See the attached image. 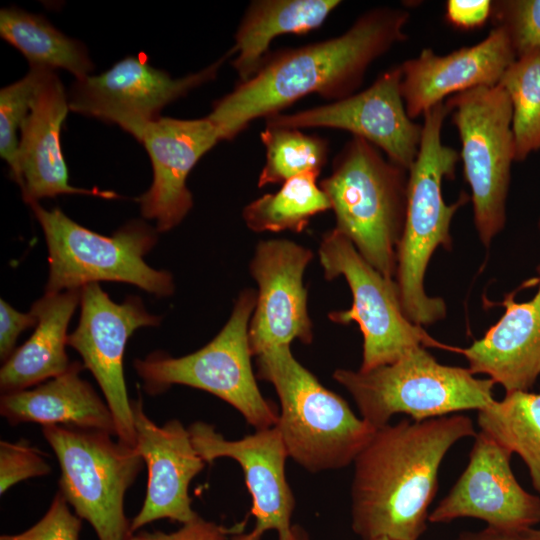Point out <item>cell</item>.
Masks as SVG:
<instances>
[{
  "label": "cell",
  "instance_id": "cell-1",
  "mask_svg": "<svg viewBox=\"0 0 540 540\" xmlns=\"http://www.w3.org/2000/svg\"><path fill=\"white\" fill-rule=\"evenodd\" d=\"M409 12L377 7L343 34L268 57L248 80L213 103L207 117L223 140H232L253 120L279 114L309 94L341 100L360 87L370 65L404 41Z\"/></svg>",
  "mask_w": 540,
  "mask_h": 540
},
{
  "label": "cell",
  "instance_id": "cell-2",
  "mask_svg": "<svg viewBox=\"0 0 540 540\" xmlns=\"http://www.w3.org/2000/svg\"><path fill=\"white\" fill-rule=\"evenodd\" d=\"M476 434L473 421L460 413L402 419L376 429L353 462V532L361 540H419L444 457L455 443Z\"/></svg>",
  "mask_w": 540,
  "mask_h": 540
},
{
  "label": "cell",
  "instance_id": "cell-3",
  "mask_svg": "<svg viewBox=\"0 0 540 540\" xmlns=\"http://www.w3.org/2000/svg\"><path fill=\"white\" fill-rule=\"evenodd\" d=\"M449 113L444 101L423 114L419 151L408 170L406 218L397 247L395 282L401 307L405 316L419 326L433 324L446 315L444 301L426 294L424 276L435 249L450 247L451 220L469 200L463 193L448 205L442 195L443 179L454 177L460 159L459 153L443 144L441 138Z\"/></svg>",
  "mask_w": 540,
  "mask_h": 540
},
{
  "label": "cell",
  "instance_id": "cell-4",
  "mask_svg": "<svg viewBox=\"0 0 540 540\" xmlns=\"http://www.w3.org/2000/svg\"><path fill=\"white\" fill-rule=\"evenodd\" d=\"M256 365L257 378L271 383L279 397L275 426L288 456L312 473L353 463L376 429L300 364L290 345L262 352Z\"/></svg>",
  "mask_w": 540,
  "mask_h": 540
},
{
  "label": "cell",
  "instance_id": "cell-5",
  "mask_svg": "<svg viewBox=\"0 0 540 540\" xmlns=\"http://www.w3.org/2000/svg\"><path fill=\"white\" fill-rule=\"evenodd\" d=\"M344 234L376 270L393 279L407 208L408 170L353 136L320 182Z\"/></svg>",
  "mask_w": 540,
  "mask_h": 540
},
{
  "label": "cell",
  "instance_id": "cell-6",
  "mask_svg": "<svg viewBox=\"0 0 540 540\" xmlns=\"http://www.w3.org/2000/svg\"><path fill=\"white\" fill-rule=\"evenodd\" d=\"M333 378L353 397L361 418L378 429L395 414L423 421L466 410H481L495 399L494 382L468 368L439 363L417 347L393 363L367 371L337 369Z\"/></svg>",
  "mask_w": 540,
  "mask_h": 540
},
{
  "label": "cell",
  "instance_id": "cell-7",
  "mask_svg": "<svg viewBox=\"0 0 540 540\" xmlns=\"http://www.w3.org/2000/svg\"><path fill=\"white\" fill-rule=\"evenodd\" d=\"M44 233L49 276L45 293L81 289L99 281L135 285L157 297L173 294L170 272L146 264L144 256L157 243V229L132 220L111 236L98 234L69 218L60 208L29 205Z\"/></svg>",
  "mask_w": 540,
  "mask_h": 540
},
{
  "label": "cell",
  "instance_id": "cell-8",
  "mask_svg": "<svg viewBox=\"0 0 540 540\" xmlns=\"http://www.w3.org/2000/svg\"><path fill=\"white\" fill-rule=\"evenodd\" d=\"M256 300V290L242 291L221 331L191 354L176 358L154 352L135 359L145 391L156 395L175 384L190 386L224 400L256 430L275 426L279 414L261 394L251 364L248 329Z\"/></svg>",
  "mask_w": 540,
  "mask_h": 540
},
{
  "label": "cell",
  "instance_id": "cell-9",
  "mask_svg": "<svg viewBox=\"0 0 540 540\" xmlns=\"http://www.w3.org/2000/svg\"><path fill=\"white\" fill-rule=\"evenodd\" d=\"M42 433L59 463V492L74 513L98 540H129L124 499L143 467L137 449L102 430L47 425Z\"/></svg>",
  "mask_w": 540,
  "mask_h": 540
},
{
  "label": "cell",
  "instance_id": "cell-10",
  "mask_svg": "<svg viewBox=\"0 0 540 540\" xmlns=\"http://www.w3.org/2000/svg\"><path fill=\"white\" fill-rule=\"evenodd\" d=\"M445 104L460 137V157L472 192L476 229L488 245L506 221V198L515 161L512 104L500 84L457 93Z\"/></svg>",
  "mask_w": 540,
  "mask_h": 540
},
{
  "label": "cell",
  "instance_id": "cell-11",
  "mask_svg": "<svg viewBox=\"0 0 540 540\" xmlns=\"http://www.w3.org/2000/svg\"><path fill=\"white\" fill-rule=\"evenodd\" d=\"M318 254L325 278L343 276L351 289V308L331 312L329 318L339 324L355 321L359 325L363 334L360 370L393 363L421 346L457 352V348L436 341L405 316L396 282L368 263L336 228L323 236Z\"/></svg>",
  "mask_w": 540,
  "mask_h": 540
},
{
  "label": "cell",
  "instance_id": "cell-12",
  "mask_svg": "<svg viewBox=\"0 0 540 540\" xmlns=\"http://www.w3.org/2000/svg\"><path fill=\"white\" fill-rule=\"evenodd\" d=\"M233 49L220 59L180 78L155 68L143 54L128 56L99 75L75 80L68 93L70 110L115 124L137 141L162 109L213 80Z\"/></svg>",
  "mask_w": 540,
  "mask_h": 540
},
{
  "label": "cell",
  "instance_id": "cell-13",
  "mask_svg": "<svg viewBox=\"0 0 540 540\" xmlns=\"http://www.w3.org/2000/svg\"><path fill=\"white\" fill-rule=\"evenodd\" d=\"M80 307L79 323L68 336V346L79 353L97 381L113 414L116 438L135 447L132 400L123 369L125 347L135 330L158 326L162 318L148 313L136 296L115 303L99 283L81 288Z\"/></svg>",
  "mask_w": 540,
  "mask_h": 540
},
{
  "label": "cell",
  "instance_id": "cell-14",
  "mask_svg": "<svg viewBox=\"0 0 540 540\" xmlns=\"http://www.w3.org/2000/svg\"><path fill=\"white\" fill-rule=\"evenodd\" d=\"M400 65L381 73L367 89L341 100L291 114L265 118L266 125L287 128H333L350 132L385 152L409 170L419 151L422 125L408 116L401 94Z\"/></svg>",
  "mask_w": 540,
  "mask_h": 540
},
{
  "label": "cell",
  "instance_id": "cell-15",
  "mask_svg": "<svg viewBox=\"0 0 540 540\" xmlns=\"http://www.w3.org/2000/svg\"><path fill=\"white\" fill-rule=\"evenodd\" d=\"M197 453L206 462L228 457L236 460L244 473L252 498L254 528L231 535V540H261L274 530L278 540H289L295 498L288 484L285 464L289 457L276 426L256 430L238 440H227L212 424L196 421L188 427Z\"/></svg>",
  "mask_w": 540,
  "mask_h": 540
},
{
  "label": "cell",
  "instance_id": "cell-16",
  "mask_svg": "<svg viewBox=\"0 0 540 540\" xmlns=\"http://www.w3.org/2000/svg\"><path fill=\"white\" fill-rule=\"evenodd\" d=\"M474 439L466 468L430 512L429 522L474 518L499 529L533 528L540 522V498L516 480L510 465L512 453L481 431Z\"/></svg>",
  "mask_w": 540,
  "mask_h": 540
},
{
  "label": "cell",
  "instance_id": "cell-17",
  "mask_svg": "<svg viewBox=\"0 0 540 540\" xmlns=\"http://www.w3.org/2000/svg\"><path fill=\"white\" fill-rule=\"evenodd\" d=\"M310 249L290 240L271 239L256 246L250 272L258 285L248 337L253 356L299 340H313L303 275Z\"/></svg>",
  "mask_w": 540,
  "mask_h": 540
},
{
  "label": "cell",
  "instance_id": "cell-18",
  "mask_svg": "<svg viewBox=\"0 0 540 540\" xmlns=\"http://www.w3.org/2000/svg\"><path fill=\"white\" fill-rule=\"evenodd\" d=\"M222 141L206 116L199 119L159 117L142 132L140 142L151 161L153 180L136 200L144 218L154 220L158 232L177 226L193 206L187 178L202 156Z\"/></svg>",
  "mask_w": 540,
  "mask_h": 540
},
{
  "label": "cell",
  "instance_id": "cell-19",
  "mask_svg": "<svg viewBox=\"0 0 540 540\" xmlns=\"http://www.w3.org/2000/svg\"><path fill=\"white\" fill-rule=\"evenodd\" d=\"M132 409L135 448L148 469L145 499L131 520L132 532L161 519L190 522L198 514L192 508L189 486L206 462L195 450L188 428L179 420L157 425L146 415L141 398L132 400Z\"/></svg>",
  "mask_w": 540,
  "mask_h": 540
},
{
  "label": "cell",
  "instance_id": "cell-20",
  "mask_svg": "<svg viewBox=\"0 0 540 540\" xmlns=\"http://www.w3.org/2000/svg\"><path fill=\"white\" fill-rule=\"evenodd\" d=\"M516 58L506 31L498 26L477 44L447 55L423 49L400 64L401 94L408 116L413 120L423 115L447 96L499 84Z\"/></svg>",
  "mask_w": 540,
  "mask_h": 540
},
{
  "label": "cell",
  "instance_id": "cell-21",
  "mask_svg": "<svg viewBox=\"0 0 540 540\" xmlns=\"http://www.w3.org/2000/svg\"><path fill=\"white\" fill-rule=\"evenodd\" d=\"M69 110L68 93L54 71L40 86L20 129V189L22 198L28 205L62 194L119 198L113 191L70 185L61 147V128Z\"/></svg>",
  "mask_w": 540,
  "mask_h": 540
},
{
  "label": "cell",
  "instance_id": "cell-22",
  "mask_svg": "<svg viewBox=\"0 0 540 540\" xmlns=\"http://www.w3.org/2000/svg\"><path fill=\"white\" fill-rule=\"evenodd\" d=\"M538 291L527 302L505 296V312L485 335L458 349L473 374H486L506 393L528 391L540 375V267Z\"/></svg>",
  "mask_w": 540,
  "mask_h": 540
},
{
  "label": "cell",
  "instance_id": "cell-23",
  "mask_svg": "<svg viewBox=\"0 0 540 540\" xmlns=\"http://www.w3.org/2000/svg\"><path fill=\"white\" fill-rule=\"evenodd\" d=\"M84 365L71 363L63 374L32 389L2 394L0 414L10 425L37 423L106 431L117 436L113 414L91 384L80 377Z\"/></svg>",
  "mask_w": 540,
  "mask_h": 540
},
{
  "label": "cell",
  "instance_id": "cell-24",
  "mask_svg": "<svg viewBox=\"0 0 540 540\" xmlns=\"http://www.w3.org/2000/svg\"><path fill=\"white\" fill-rule=\"evenodd\" d=\"M80 302L81 289H70L45 293L33 303L30 311L37 318L35 330L1 367L2 394L37 386L70 368L67 328Z\"/></svg>",
  "mask_w": 540,
  "mask_h": 540
},
{
  "label": "cell",
  "instance_id": "cell-25",
  "mask_svg": "<svg viewBox=\"0 0 540 540\" xmlns=\"http://www.w3.org/2000/svg\"><path fill=\"white\" fill-rule=\"evenodd\" d=\"M338 0H257L247 8L235 33L232 65L239 82L251 78L268 57L271 42L284 34H305L318 29Z\"/></svg>",
  "mask_w": 540,
  "mask_h": 540
},
{
  "label": "cell",
  "instance_id": "cell-26",
  "mask_svg": "<svg viewBox=\"0 0 540 540\" xmlns=\"http://www.w3.org/2000/svg\"><path fill=\"white\" fill-rule=\"evenodd\" d=\"M0 36L24 55L30 67L62 69L76 80L94 70L85 45L62 33L42 15L15 6L2 8Z\"/></svg>",
  "mask_w": 540,
  "mask_h": 540
},
{
  "label": "cell",
  "instance_id": "cell-27",
  "mask_svg": "<svg viewBox=\"0 0 540 540\" xmlns=\"http://www.w3.org/2000/svg\"><path fill=\"white\" fill-rule=\"evenodd\" d=\"M477 423L481 432L522 458L540 493V392L506 393L478 411Z\"/></svg>",
  "mask_w": 540,
  "mask_h": 540
},
{
  "label": "cell",
  "instance_id": "cell-28",
  "mask_svg": "<svg viewBox=\"0 0 540 540\" xmlns=\"http://www.w3.org/2000/svg\"><path fill=\"white\" fill-rule=\"evenodd\" d=\"M320 172H307L284 182L276 193L265 194L243 209V219L255 232H301L315 215L331 209L317 184Z\"/></svg>",
  "mask_w": 540,
  "mask_h": 540
},
{
  "label": "cell",
  "instance_id": "cell-29",
  "mask_svg": "<svg viewBox=\"0 0 540 540\" xmlns=\"http://www.w3.org/2000/svg\"><path fill=\"white\" fill-rule=\"evenodd\" d=\"M499 84L512 104L515 161L540 150V48L518 56Z\"/></svg>",
  "mask_w": 540,
  "mask_h": 540
},
{
  "label": "cell",
  "instance_id": "cell-30",
  "mask_svg": "<svg viewBox=\"0 0 540 540\" xmlns=\"http://www.w3.org/2000/svg\"><path fill=\"white\" fill-rule=\"evenodd\" d=\"M266 160L258 187L283 184L307 172H320L327 162L328 142L301 129L266 125L260 134Z\"/></svg>",
  "mask_w": 540,
  "mask_h": 540
},
{
  "label": "cell",
  "instance_id": "cell-31",
  "mask_svg": "<svg viewBox=\"0 0 540 540\" xmlns=\"http://www.w3.org/2000/svg\"><path fill=\"white\" fill-rule=\"evenodd\" d=\"M53 70L30 67L25 76L0 90V155L9 166L10 176L19 187V137L23 121L30 112L34 97Z\"/></svg>",
  "mask_w": 540,
  "mask_h": 540
},
{
  "label": "cell",
  "instance_id": "cell-32",
  "mask_svg": "<svg viewBox=\"0 0 540 540\" xmlns=\"http://www.w3.org/2000/svg\"><path fill=\"white\" fill-rule=\"evenodd\" d=\"M490 18L506 31L517 57L540 48V0L492 1Z\"/></svg>",
  "mask_w": 540,
  "mask_h": 540
},
{
  "label": "cell",
  "instance_id": "cell-33",
  "mask_svg": "<svg viewBox=\"0 0 540 540\" xmlns=\"http://www.w3.org/2000/svg\"><path fill=\"white\" fill-rule=\"evenodd\" d=\"M51 467L43 453L25 439L0 442V493L24 480L47 475Z\"/></svg>",
  "mask_w": 540,
  "mask_h": 540
},
{
  "label": "cell",
  "instance_id": "cell-34",
  "mask_svg": "<svg viewBox=\"0 0 540 540\" xmlns=\"http://www.w3.org/2000/svg\"><path fill=\"white\" fill-rule=\"evenodd\" d=\"M68 505L58 491L37 523L18 534H3L0 540H79L82 519Z\"/></svg>",
  "mask_w": 540,
  "mask_h": 540
},
{
  "label": "cell",
  "instance_id": "cell-35",
  "mask_svg": "<svg viewBox=\"0 0 540 540\" xmlns=\"http://www.w3.org/2000/svg\"><path fill=\"white\" fill-rule=\"evenodd\" d=\"M244 522L226 528L215 522L205 520L199 515L181 524V527L173 532L139 530L132 534L129 540H231V535L243 531Z\"/></svg>",
  "mask_w": 540,
  "mask_h": 540
},
{
  "label": "cell",
  "instance_id": "cell-36",
  "mask_svg": "<svg viewBox=\"0 0 540 540\" xmlns=\"http://www.w3.org/2000/svg\"><path fill=\"white\" fill-rule=\"evenodd\" d=\"M37 324L36 316L30 311L22 313L8 304L0 301V357L6 361L16 350L15 345L19 335L27 328Z\"/></svg>",
  "mask_w": 540,
  "mask_h": 540
},
{
  "label": "cell",
  "instance_id": "cell-37",
  "mask_svg": "<svg viewBox=\"0 0 540 540\" xmlns=\"http://www.w3.org/2000/svg\"><path fill=\"white\" fill-rule=\"evenodd\" d=\"M492 1L449 0L446 2V20L454 27L469 30L483 26L491 17Z\"/></svg>",
  "mask_w": 540,
  "mask_h": 540
},
{
  "label": "cell",
  "instance_id": "cell-38",
  "mask_svg": "<svg viewBox=\"0 0 540 540\" xmlns=\"http://www.w3.org/2000/svg\"><path fill=\"white\" fill-rule=\"evenodd\" d=\"M523 531L505 530L487 526L485 529L477 532H462L455 540H526Z\"/></svg>",
  "mask_w": 540,
  "mask_h": 540
},
{
  "label": "cell",
  "instance_id": "cell-39",
  "mask_svg": "<svg viewBox=\"0 0 540 540\" xmlns=\"http://www.w3.org/2000/svg\"><path fill=\"white\" fill-rule=\"evenodd\" d=\"M289 540H311L306 530L300 525H293Z\"/></svg>",
  "mask_w": 540,
  "mask_h": 540
},
{
  "label": "cell",
  "instance_id": "cell-40",
  "mask_svg": "<svg viewBox=\"0 0 540 540\" xmlns=\"http://www.w3.org/2000/svg\"><path fill=\"white\" fill-rule=\"evenodd\" d=\"M526 540H540V529L528 528L523 531Z\"/></svg>",
  "mask_w": 540,
  "mask_h": 540
},
{
  "label": "cell",
  "instance_id": "cell-41",
  "mask_svg": "<svg viewBox=\"0 0 540 540\" xmlns=\"http://www.w3.org/2000/svg\"><path fill=\"white\" fill-rule=\"evenodd\" d=\"M377 540H390L388 538H380V539H377Z\"/></svg>",
  "mask_w": 540,
  "mask_h": 540
},
{
  "label": "cell",
  "instance_id": "cell-42",
  "mask_svg": "<svg viewBox=\"0 0 540 540\" xmlns=\"http://www.w3.org/2000/svg\"><path fill=\"white\" fill-rule=\"evenodd\" d=\"M539 225H540V223H539Z\"/></svg>",
  "mask_w": 540,
  "mask_h": 540
}]
</instances>
